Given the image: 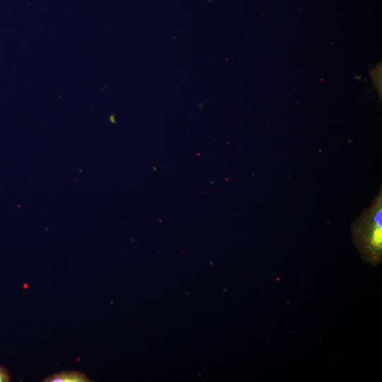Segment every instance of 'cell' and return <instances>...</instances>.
Returning a JSON list of instances; mask_svg holds the SVG:
<instances>
[{"label":"cell","instance_id":"obj_2","mask_svg":"<svg viewBox=\"0 0 382 382\" xmlns=\"http://www.w3.org/2000/svg\"><path fill=\"white\" fill-rule=\"evenodd\" d=\"M44 382H89L86 376L77 371H64L47 377Z\"/></svg>","mask_w":382,"mask_h":382},{"label":"cell","instance_id":"obj_3","mask_svg":"<svg viewBox=\"0 0 382 382\" xmlns=\"http://www.w3.org/2000/svg\"><path fill=\"white\" fill-rule=\"evenodd\" d=\"M11 377L8 371L3 366H0V382H9Z\"/></svg>","mask_w":382,"mask_h":382},{"label":"cell","instance_id":"obj_1","mask_svg":"<svg viewBox=\"0 0 382 382\" xmlns=\"http://www.w3.org/2000/svg\"><path fill=\"white\" fill-rule=\"evenodd\" d=\"M381 195L356 221L354 236L364 259L371 264L378 263L382 251Z\"/></svg>","mask_w":382,"mask_h":382}]
</instances>
